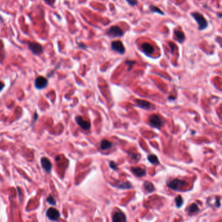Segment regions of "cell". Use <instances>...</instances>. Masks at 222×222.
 <instances>
[{"mask_svg": "<svg viewBox=\"0 0 222 222\" xmlns=\"http://www.w3.org/2000/svg\"><path fill=\"white\" fill-rule=\"evenodd\" d=\"M149 121L151 126L156 128H161L164 124L163 119H162L160 116L155 114L151 115L150 117H149Z\"/></svg>", "mask_w": 222, "mask_h": 222, "instance_id": "obj_4", "label": "cell"}, {"mask_svg": "<svg viewBox=\"0 0 222 222\" xmlns=\"http://www.w3.org/2000/svg\"><path fill=\"white\" fill-rule=\"evenodd\" d=\"M175 38L180 43H182L185 40V35L182 31L175 29L174 31Z\"/></svg>", "mask_w": 222, "mask_h": 222, "instance_id": "obj_15", "label": "cell"}, {"mask_svg": "<svg viewBox=\"0 0 222 222\" xmlns=\"http://www.w3.org/2000/svg\"><path fill=\"white\" fill-rule=\"evenodd\" d=\"M111 47L113 50L120 54H124L125 52V48L123 42L120 40L113 41L111 44Z\"/></svg>", "mask_w": 222, "mask_h": 222, "instance_id": "obj_8", "label": "cell"}, {"mask_svg": "<svg viewBox=\"0 0 222 222\" xmlns=\"http://www.w3.org/2000/svg\"><path fill=\"white\" fill-rule=\"evenodd\" d=\"M43 1H45L48 5H52L55 2V0H43Z\"/></svg>", "mask_w": 222, "mask_h": 222, "instance_id": "obj_28", "label": "cell"}, {"mask_svg": "<svg viewBox=\"0 0 222 222\" xmlns=\"http://www.w3.org/2000/svg\"><path fill=\"white\" fill-rule=\"evenodd\" d=\"M40 164L42 166V169L47 173H50L52 170V164L51 161L46 157H42L40 158Z\"/></svg>", "mask_w": 222, "mask_h": 222, "instance_id": "obj_9", "label": "cell"}, {"mask_svg": "<svg viewBox=\"0 0 222 222\" xmlns=\"http://www.w3.org/2000/svg\"><path fill=\"white\" fill-rule=\"evenodd\" d=\"M147 159H148V160L150 162L151 164H158V157H157L155 154H149V155L147 156Z\"/></svg>", "mask_w": 222, "mask_h": 222, "instance_id": "obj_20", "label": "cell"}, {"mask_svg": "<svg viewBox=\"0 0 222 222\" xmlns=\"http://www.w3.org/2000/svg\"><path fill=\"white\" fill-rule=\"evenodd\" d=\"M28 48L34 55H40L44 51V49L39 43L33 42L28 43Z\"/></svg>", "mask_w": 222, "mask_h": 222, "instance_id": "obj_5", "label": "cell"}, {"mask_svg": "<svg viewBox=\"0 0 222 222\" xmlns=\"http://www.w3.org/2000/svg\"><path fill=\"white\" fill-rule=\"evenodd\" d=\"M5 84L3 83L2 82H0V92H1L2 91H3V89H4L5 87Z\"/></svg>", "mask_w": 222, "mask_h": 222, "instance_id": "obj_29", "label": "cell"}, {"mask_svg": "<svg viewBox=\"0 0 222 222\" xmlns=\"http://www.w3.org/2000/svg\"><path fill=\"white\" fill-rule=\"evenodd\" d=\"M167 185L170 189L175 191H179L182 190L183 188H184L186 185H187V182L184 180L176 179L167 182Z\"/></svg>", "mask_w": 222, "mask_h": 222, "instance_id": "obj_2", "label": "cell"}, {"mask_svg": "<svg viewBox=\"0 0 222 222\" xmlns=\"http://www.w3.org/2000/svg\"><path fill=\"white\" fill-rule=\"evenodd\" d=\"M75 121L76 123L80 126V127L84 130H89L91 128V123L89 121H86L83 119L81 116H76L75 118Z\"/></svg>", "mask_w": 222, "mask_h": 222, "instance_id": "obj_10", "label": "cell"}, {"mask_svg": "<svg viewBox=\"0 0 222 222\" xmlns=\"http://www.w3.org/2000/svg\"><path fill=\"white\" fill-rule=\"evenodd\" d=\"M110 167L111 168L113 169V170H117V165L115 162L112 161L110 162Z\"/></svg>", "mask_w": 222, "mask_h": 222, "instance_id": "obj_25", "label": "cell"}, {"mask_svg": "<svg viewBox=\"0 0 222 222\" xmlns=\"http://www.w3.org/2000/svg\"><path fill=\"white\" fill-rule=\"evenodd\" d=\"M131 171L138 177H144L146 175V171L139 167H132Z\"/></svg>", "mask_w": 222, "mask_h": 222, "instance_id": "obj_14", "label": "cell"}, {"mask_svg": "<svg viewBox=\"0 0 222 222\" xmlns=\"http://www.w3.org/2000/svg\"><path fill=\"white\" fill-rule=\"evenodd\" d=\"M115 186L120 189H130L132 188V185L129 182H119Z\"/></svg>", "mask_w": 222, "mask_h": 222, "instance_id": "obj_16", "label": "cell"}, {"mask_svg": "<svg viewBox=\"0 0 222 222\" xmlns=\"http://www.w3.org/2000/svg\"><path fill=\"white\" fill-rule=\"evenodd\" d=\"M199 210V208L198 206L196 205L195 203H192L189 206V207L188 208V212L190 214H193L197 212Z\"/></svg>", "mask_w": 222, "mask_h": 222, "instance_id": "obj_19", "label": "cell"}, {"mask_svg": "<svg viewBox=\"0 0 222 222\" xmlns=\"http://www.w3.org/2000/svg\"><path fill=\"white\" fill-rule=\"evenodd\" d=\"M183 203H184V200H183V198L180 195H178L177 197L175 198V203H176L177 208L181 207L182 205H183Z\"/></svg>", "mask_w": 222, "mask_h": 222, "instance_id": "obj_21", "label": "cell"}, {"mask_svg": "<svg viewBox=\"0 0 222 222\" xmlns=\"http://www.w3.org/2000/svg\"><path fill=\"white\" fill-rule=\"evenodd\" d=\"M38 117V114L37 113V112H35V113H34V117H33V125H34V124L35 123L36 121H37Z\"/></svg>", "mask_w": 222, "mask_h": 222, "instance_id": "obj_26", "label": "cell"}, {"mask_svg": "<svg viewBox=\"0 0 222 222\" xmlns=\"http://www.w3.org/2000/svg\"><path fill=\"white\" fill-rule=\"evenodd\" d=\"M150 10L153 12H156V13L160 14L162 15H164V12H162L161 10L158 8V7H157L156 6H153V5L150 6Z\"/></svg>", "mask_w": 222, "mask_h": 222, "instance_id": "obj_23", "label": "cell"}, {"mask_svg": "<svg viewBox=\"0 0 222 222\" xmlns=\"http://www.w3.org/2000/svg\"><path fill=\"white\" fill-rule=\"evenodd\" d=\"M141 49L143 52L145 54H147V55H151V54L153 53L154 51V49L153 47V46L150 45L149 43H147V42L142 44Z\"/></svg>", "mask_w": 222, "mask_h": 222, "instance_id": "obj_13", "label": "cell"}, {"mask_svg": "<svg viewBox=\"0 0 222 222\" xmlns=\"http://www.w3.org/2000/svg\"><path fill=\"white\" fill-rule=\"evenodd\" d=\"M48 84V79L43 76H38L35 80V87L38 90L45 89Z\"/></svg>", "mask_w": 222, "mask_h": 222, "instance_id": "obj_7", "label": "cell"}, {"mask_svg": "<svg viewBox=\"0 0 222 222\" xmlns=\"http://www.w3.org/2000/svg\"><path fill=\"white\" fill-rule=\"evenodd\" d=\"M112 220L114 222L126 221V218L125 214L121 211L115 212L113 214V215Z\"/></svg>", "mask_w": 222, "mask_h": 222, "instance_id": "obj_12", "label": "cell"}, {"mask_svg": "<svg viewBox=\"0 0 222 222\" xmlns=\"http://www.w3.org/2000/svg\"><path fill=\"white\" fill-rule=\"evenodd\" d=\"M107 34L112 37H121L124 35L123 31L121 28L117 26V25H113L111 26L106 32Z\"/></svg>", "mask_w": 222, "mask_h": 222, "instance_id": "obj_6", "label": "cell"}, {"mask_svg": "<svg viewBox=\"0 0 222 222\" xmlns=\"http://www.w3.org/2000/svg\"><path fill=\"white\" fill-rule=\"evenodd\" d=\"M125 63L127 64H128V65H131V67H132V65L134 64L135 62H134L132 61H126Z\"/></svg>", "mask_w": 222, "mask_h": 222, "instance_id": "obj_30", "label": "cell"}, {"mask_svg": "<svg viewBox=\"0 0 222 222\" xmlns=\"http://www.w3.org/2000/svg\"><path fill=\"white\" fill-rule=\"evenodd\" d=\"M169 45L170 48H171V51H173V50L175 49V48H176V47H177L176 45H175L174 43H173V42H170Z\"/></svg>", "mask_w": 222, "mask_h": 222, "instance_id": "obj_27", "label": "cell"}, {"mask_svg": "<svg viewBox=\"0 0 222 222\" xmlns=\"http://www.w3.org/2000/svg\"><path fill=\"white\" fill-rule=\"evenodd\" d=\"M126 1H127V3L129 5H130L131 6H135L138 3V0H126Z\"/></svg>", "mask_w": 222, "mask_h": 222, "instance_id": "obj_24", "label": "cell"}, {"mask_svg": "<svg viewBox=\"0 0 222 222\" xmlns=\"http://www.w3.org/2000/svg\"><path fill=\"white\" fill-rule=\"evenodd\" d=\"M143 188H145V190L147 192H148L149 193L153 192L154 190V185L149 181H145L144 182Z\"/></svg>", "mask_w": 222, "mask_h": 222, "instance_id": "obj_18", "label": "cell"}, {"mask_svg": "<svg viewBox=\"0 0 222 222\" xmlns=\"http://www.w3.org/2000/svg\"><path fill=\"white\" fill-rule=\"evenodd\" d=\"M136 104L138 106V107L142 108V109H145L147 110L154 109V106L152 104L151 102L146 101V100H136Z\"/></svg>", "mask_w": 222, "mask_h": 222, "instance_id": "obj_11", "label": "cell"}, {"mask_svg": "<svg viewBox=\"0 0 222 222\" xmlns=\"http://www.w3.org/2000/svg\"><path fill=\"white\" fill-rule=\"evenodd\" d=\"M191 15L195 20V21L197 22L199 25V29L201 31L204 30L208 27V22L206 21V20L202 14L199 13L197 12H192Z\"/></svg>", "mask_w": 222, "mask_h": 222, "instance_id": "obj_1", "label": "cell"}, {"mask_svg": "<svg viewBox=\"0 0 222 222\" xmlns=\"http://www.w3.org/2000/svg\"><path fill=\"white\" fill-rule=\"evenodd\" d=\"M113 146V143L112 142L106 140V139H103L100 143V148L102 150H107V149H110Z\"/></svg>", "mask_w": 222, "mask_h": 222, "instance_id": "obj_17", "label": "cell"}, {"mask_svg": "<svg viewBox=\"0 0 222 222\" xmlns=\"http://www.w3.org/2000/svg\"><path fill=\"white\" fill-rule=\"evenodd\" d=\"M46 216L51 221H57L61 218V214L58 209L55 208H49L46 212Z\"/></svg>", "mask_w": 222, "mask_h": 222, "instance_id": "obj_3", "label": "cell"}, {"mask_svg": "<svg viewBox=\"0 0 222 222\" xmlns=\"http://www.w3.org/2000/svg\"><path fill=\"white\" fill-rule=\"evenodd\" d=\"M46 201H47V203L51 206H56L57 204L55 198H54L53 196H52L51 195H50L48 196L47 199H46Z\"/></svg>", "mask_w": 222, "mask_h": 222, "instance_id": "obj_22", "label": "cell"}]
</instances>
